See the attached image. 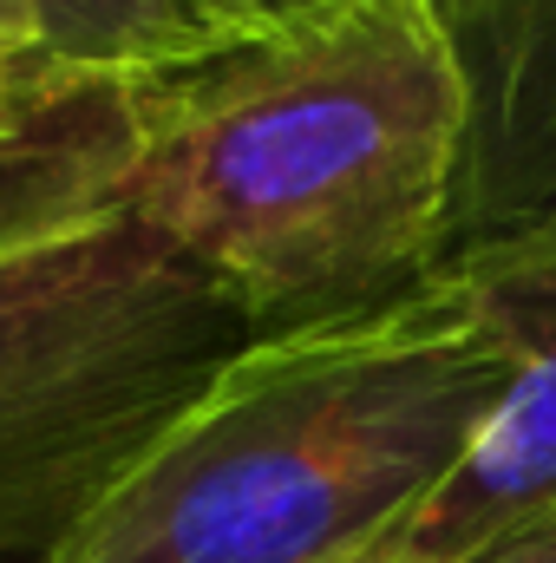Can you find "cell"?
Segmentation results:
<instances>
[{
    "label": "cell",
    "mask_w": 556,
    "mask_h": 563,
    "mask_svg": "<svg viewBox=\"0 0 556 563\" xmlns=\"http://www.w3.org/2000/svg\"><path fill=\"white\" fill-rule=\"evenodd\" d=\"M125 92L119 203L256 334L374 308L458 250L471 86L438 0H308Z\"/></svg>",
    "instance_id": "1"
},
{
    "label": "cell",
    "mask_w": 556,
    "mask_h": 563,
    "mask_svg": "<svg viewBox=\"0 0 556 563\" xmlns=\"http://www.w3.org/2000/svg\"><path fill=\"white\" fill-rule=\"evenodd\" d=\"M504 380L452 256L374 308L249 334L53 563H387Z\"/></svg>",
    "instance_id": "2"
},
{
    "label": "cell",
    "mask_w": 556,
    "mask_h": 563,
    "mask_svg": "<svg viewBox=\"0 0 556 563\" xmlns=\"http://www.w3.org/2000/svg\"><path fill=\"white\" fill-rule=\"evenodd\" d=\"M256 328L119 197L0 243V563H53Z\"/></svg>",
    "instance_id": "3"
},
{
    "label": "cell",
    "mask_w": 556,
    "mask_h": 563,
    "mask_svg": "<svg viewBox=\"0 0 556 563\" xmlns=\"http://www.w3.org/2000/svg\"><path fill=\"white\" fill-rule=\"evenodd\" d=\"M452 269L504 341L511 380L465 465L387 563H478L524 531L556 525V217L465 236Z\"/></svg>",
    "instance_id": "4"
},
{
    "label": "cell",
    "mask_w": 556,
    "mask_h": 563,
    "mask_svg": "<svg viewBox=\"0 0 556 563\" xmlns=\"http://www.w3.org/2000/svg\"><path fill=\"white\" fill-rule=\"evenodd\" d=\"M438 13L471 86L458 243L556 217V0H438Z\"/></svg>",
    "instance_id": "5"
},
{
    "label": "cell",
    "mask_w": 556,
    "mask_h": 563,
    "mask_svg": "<svg viewBox=\"0 0 556 563\" xmlns=\"http://www.w3.org/2000/svg\"><path fill=\"white\" fill-rule=\"evenodd\" d=\"M125 170L132 92L125 79H86L40 119L0 132V243L112 203Z\"/></svg>",
    "instance_id": "6"
},
{
    "label": "cell",
    "mask_w": 556,
    "mask_h": 563,
    "mask_svg": "<svg viewBox=\"0 0 556 563\" xmlns=\"http://www.w3.org/2000/svg\"><path fill=\"white\" fill-rule=\"evenodd\" d=\"M0 26L92 79H132L197 46L177 0H0Z\"/></svg>",
    "instance_id": "7"
},
{
    "label": "cell",
    "mask_w": 556,
    "mask_h": 563,
    "mask_svg": "<svg viewBox=\"0 0 556 563\" xmlns=\"http://www.w3.org/2000/svg\"><path fill=\"white\" fill-rule=\"evenodd\" d=\"M92 73H0V132L40 119L46 106H59L66 92H79Z\"/></svg>",
    "instance_id": "8"
},
{
    "label": "cell",
    "mask_w": 556,
    "mask_h": 563,
    "mask_svg": "<svg viewBox=\"0 0 556 563\" xmlns=\"http://www.w3.org/2000/svg\"><path fill=\"white\" fill-rule=\"evenodd\" d=\"M288 7H308V0H177L190 40H216V33H236V26H256V20H276Z\"/></svg>",
    "instance_id": "9"
},
{
    "label": "cell",
    "mask_w": 556,
    "mask_h": 563,
    "mask_svg": "<svg viewBox=\"0 0 556 563\" xmlns=\"http://www.w3.org/2000/svg\"><path fill=\"white\" fill-rule=\"evenodd\" d=\"M478 563H556V525H544V531H524V538H511V544L485 551Z\"/></svg>",
    "instance_id": "10"
},
{
    "label": "cell",
    "mask_w": 556,
    "mask_h": 563,
    "mask_svg": "<svg viewBox=\"0 0 556 563\" xmlns=\"http://www.w3.org/2000/svg\"><path fill=\"white\" fill-rule=\"evenodd\" d=\"M0 73H73V66H59V59H46L33 40H20L13 26H0Z\"/></svg>",
    "instance_id": "11"
}]
</instances>
